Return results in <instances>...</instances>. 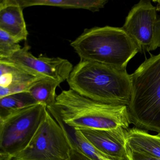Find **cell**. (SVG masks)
I'll return each mask as SVG.
<instances>
[{
  "label": "cell",
  "mask_w": 160,
  "mask_h": 160,
  "mask_svg": "<svg viewBox=\"0 0 160 160\" xmlns=\"http://www.w3.org/2000/svg\"><path fill=\"white\" fill-rule=\"evenodd\" d=\"M47 109L56 121L79 129H129L131 123L127 106L99 102L71 89L57 95Z\"/></svg>",
  "instance_id": "obj_1"
},
{
  "label": "cell",
  "mask_w": 160,
  "mask_h": 160,
  "mask_svg": "<svg viewBox=\"0 0 160 160\" xmlns=\"http://www.w3.org/2000/svg\"><path fill=\"white\" fill-rule=\"evenodd\" d=\"M67 82L71 89L99 102L128 106L131 101L132 82L126 70L80 60Z\"/></svg>",
  "instance_id": "obj_2"
},
{
  "label": "cell",
  "mask_w": 160,
  "mask_h": 160,
  "mask_svg": "<svg viewBox=\"0 0 160 160\" xmlns=\"http://www.w3.org/2000/svg\"><path fill=\"white\" fill-rule=\"evenodd\" d=\"M80 60L94 62L126 70L130 61L140 52L122 28L105 26L85 29L71 44Z\"/></svg>",
  "instance_id": "obj_3"
},
{
  "label": "cell",
  "mask_w": 160,
  "mask_h": 160,
  "mask_svg": "<svg viewBox=\"0 0 160 160\" xmlns=\"http://www.w3.org/2000/svg\"><path fill=\"white\" fill-rule=\"evenodd\" d=\"M130 76L132 94L128 108L131 123L160 135V53L151 55Z\"/></svg>",
  "instance_id": "obj_4"
},
{
  "label": "cell",
  "mask_w": 160,
  "mask_h": 160,
  "mask_svg": "<svg viewBox=\"0 0 160 160\" xmlns=\"http://www.w3.org/2000/svg\"><path fill=\"white\" fill-rule=\"evenodd\" d=\"M48 111L38 103L0 119L1 160L13 159L29 144Z\"/></svg>",
  "instance_id": "obj_5"
},
{
  "label": "cell",
  "mask_w": 160,
  "mask_h": 160,
  "mask_svg": "<svg viewBox=\"0 0 160 160\" xmlns=\"http://www.w3.org/2000/svg\"><path fill=\"white\" fill-rule=\"evenodd\" d=\"M72 145L61 126L49 113L28 147L13 160H68Z\"/></svg>",
  "instance_id": "obj_6"
},
{
  "label": "cell",
  "mask_w": 160,
  "mask_h": 160,
  "mask_svg": "<svg viewBox=\"0 0 160 160\" xmlns=\"http://www.w3.org/2000/svg\"><path fill=\"white\" fill-rule=\"evenodd\" d=\"M30 49V47L25 45L12 58L7 59L40 78L53 79L60 84L67 81L73 69L69 60L42 55L37 58L31 53Z\"/></svg>",
  "instance_id": "obj_7"
},
{
  "label": "cell",
  "mask_w": 160,
  "mask_h": 160,
  "mask_svg": "<svg viewBox=\"0 0 160 160\" xmlns=\"http://www.w3.org/2000/svg\"><path fill=\"white\" fill-rule=\"evenodd\" d=\"M157 10L150 1H140L131 9L122 29L141 51H149L157 21Z\"/></svg>",
  "instance_id": "obj_8"
},
{
  "label": "cell",
  "mask_w": 160,
  "mask_h": 160,
  "mask_svg": "<svg viewBox=\"0 0 160 160\" xmlns=\"http://www.w3.org/2000/svg\"><path fill=\"white\" fill-rule=\"evenodd\" d=\"M79 129L97 150L111 160H124L127 156L126 141L128 129L119 127L108 130Z\"/></svg>",
  "instance_id": "obj_9"
},
{
  "label": "cell",
  "mask_w": 160,
  "mask_h": 160,
  "mask_svg": "<svg viewBox=\"0 0 160 160\" xmlns=\"http://www.w3.org/2000/svg\"><path fill=\"white\" fill-rule=\"evenodd\" d=\"M41 78L8 59H0V99L28 92Z\"/></svg>",
  "instance_id": "obj_10"
},
{
  "label": "cell",
  "mask_w": 160,
  "mask_h": 160,
  "mask_svg": "<svg viewBox=\"0 0 160 160\" xmlns=\"http://www.w3.org/2000/svg\"><path fill=\"white\" fill-rule=\"evenodd\" d=\"M23 10L18 0H2L0 2V30L18 43L27 41L28 35Z\"/></svg>",
  "instance_id": "obj_11"
},
{
  "label": "cell",
  "mask_w": 160,
  "mask_h": 160,
  "mask_svg": "<svg viewBox=\"0 0 160 160\" xmlns=\"http://www.w3.org/2000/svg\"><path fill=\"white\" fill-rule=\"evenodd\" d=\"M126 148L136 152L160 158V135H152L134 127L127 130Z\"/></svg>",
  "instance_id": "obj_12"
},
{
  "label": "cell",
  "mask_w": 160,
  "mask_h": 160,
  "mask_svg": "<svg viewBox=\"0 0 160 160\" xmlns=\"http://www.w3.org/2000/svg\"><path fill=\"white\" fill-rule=\"evenodd\" d=\"M24 9L35 6H48L63 9H84L96 12L103 8L107 0H18Z\"/></svg>",
  "instance_id": "obj_13"
},
{
  "label": "cell",
  "mask_w": 160,
  "mask_h": 160,
  "mask_svg": "<svg viewBox=\"0 0 160 160\" xmlns=\"http://www.w3.org/2000/svg\"><path fill=\"white\" fill-rule=\"evenodd\" d=\"M57 121L66 134L72 148L92 160H111L97 150L84 136L79 128L71 127L61 122ZM124 160H130L127 155Z\"/></svg>",
  "instance_id": "obj_14"
},
{
  "label": "cell",
  "mask_w": 160,
  "mask_h": 160,
  "mask_svg": "<svg viewBox=\"0 0 160 160\" xmlns=\"http://www.w3.org/2000/svg\"><path fill=\"white\" fill-rule=\"evenodd\" d=\"M38 103L28 92L15 93L1 98L0 119L23 108Z\"/></svg>",
  "instance_id": "obj_15"
},
{
  "label": "cell",
  "mask_w": 160,
  "mask_h": 160,
  "mask_svg": "<svg viewBox=\"0 0 160 160\" xmlns=\"http://www.w3.org/2000/svg\"><path fill=\"white\" fill-rule=\"evenodd\" d=\"M60 84L56 80L43 78L37 81L30 89L29 92L38 103L50 106L56 102V91Z\"/></svg>",
  "instance_id": "obj_16"
},
{
  "label": "cell",
  "mask_w": 160,
  "mask_h": 160,
  "mask_svg": "<svg viewBox=\"0 0 160 160\" xmlns=\"http://www.w3.org/2000/svg\"><path fill=\"white\" fill-rule=\"evenodd\" d=\"M21 48L17 41L4 31L0 30V59L10 58Z\"/></svg>",
  "instance_id": "obj_17"
},
{
  "label": "cell",
  "mask_w": 160,
  "mask_h": 160,
  "mask_svg": "<svg viewBox=\"0 0 160 160\" xmlns=\"http://www.w3.org/2000/svg\"><path fill=\"white\" fill-rule=\"evenodd\" d=\"M126 153L130 160H160V158H155L141 154L126 148Z\"/></svg>",
  "instance_id": "obj_18"
},
{
  "label": "cell",
  "mask_w": 160,
  "mask_h": 160,
  "mask_svg": "<svg viewBox=\"0 0 160 160\" xmlns=\"http://www.w3.org/2000/svg\"><path fill=\"white\" fill-rule=\"evenodd\" d=\"M160 47V18L157 19L154 30V37L150 51L155 50Z\"/></svg>",
  "instance_id": "obj_19"
},
{
  "label": "cell",
  "mask_w": 160,
  "mask_h": 160,
  "mask_svg": "<svg viewBox=\"0 0 160 160\" xmlns=\"http://www.w3.org/2000/svg\"><path fill=\"white\" fill-rule=\"evenodd\" d=\"M68 160H92L76 149L72 148L71 156Z\"/></svg>",
  "instance_id": "obj_20"
},
{
  "label": "cell",
  "mask_w": 160,
  "mask_h": 160,
  "mask_svg": "<svg viewBox=\"0 0 160 160\" xmlns=\"http://www.w3.org/2000/svg\"><path fill=\"white\" fill-rule=\"evenodd\" d=\"M154 2H157V6L156 7V10L157 11H160V1H153Z\"/></svg>",
  "instance_id": "obj_21"
},
{
  "label": "cell",
  "mask_w": 160,
  "mask_h": 160,
  "mask_svg": "<svg viewBox=\"0 0 160 160\" xmlns=\"http://www.w3.org/2000/svg\"><path fill=\"white\" fill-rule=\"evenodd\" d=\"M13 160V159H3V160Z\"/></svg>",
  "instance_id": "obj_22"
}]
</instances>
